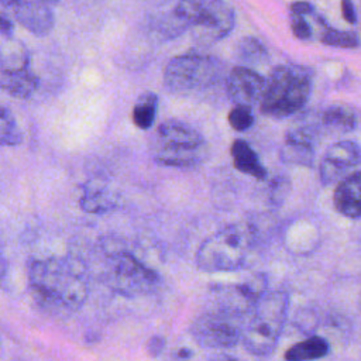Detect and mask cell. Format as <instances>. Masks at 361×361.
I'll return each mask as SVG.
<instances>
[{
	"instance_id": "cell-23",
	"label": "cell",
	"mask_w": 361,
	"mask_h": 361,
	"mask_svg": "<svg viewBox=\"0 0 361 361\" xmlns=\"http://www.w3.org/2000/svg\"><path fill=\"white\" fill-rule=\"evenodd\" d=\"M157 107H158V97L152 92L142 93L133 109V123L141 128L148 130L152 127L157 116Z\"/></svg>"
},
{
	"instance_id": "cell-28",
	"label": "cell",
	"mask_w": 361,
	"mask_h": 361,
	"mask_svg": "<svg viewBox=\"0 0 361 361\" xmlns=\"http://www.w3.org/2000/svg\"><path fill=\"white\" fill-rule=\"evenodd\" d=\"M290 28L299 39H310L312 37V27L307 23L306 16L290 13Z\"/></svg>"
},
{
	"instance_id": "cell-11",
	"label": "cell",
	"mask_w": 361,
	"mask_h": 361,
	"mask_svg": "<svg viewBox=\"0 0 361 361\" xmlns=\"http://www.w3.org/2000/svg\"><path fill=\"white\" fill-rule=\"evenodd\" d=\"M361 164V148L354 141H338L330 145L320 164V180L323 185L338 183L353 168Z\"/></svg>"
},
{
	"instance_id": "cell-19",
	"label": "cell",
	"mask_w": 361,
	"mask_h": 361,
	"mask_svg": "<svg viewBox=\"0 0 361 361\" xmlns=\"http://www.w3.org/2000/svg\"><path fill=\"white\" fill-rule=\"evenodd\" d=\"M330 353V344L320 336H310L292 347L285 353L286 361H314L326 357Z\"/></svg>"
},
{
	"instance_id": "cell-8",
	"label": "cell",
	"mask_w": 361,
	"mask_h": 361,
	"mask_svg": "<svg viewBox=\"0 0 361 361\" xmlns=\"http://www.w3.org/2000/svg\"><path fill=\"white\" fill-rule=\"evenodd\" d=\"M241 317L212 310L197 316L190 324V336L204 348H231L241 341Z\"/></svg>"
},
{
	"instance_id": "cell-7",
	"label": "cell",
	"mask_w": 361,
	"mask_h": 361,
	"mask_svg": "<svg viewBox=\"0 0 361 361\" xmlns=\"http://www.w3.org/2000/svg\"><path fill=\"white\" fill-rule=\"evenodd\" d=\"M110 257V285L127 298L147 295L161 282L159 275L127 251H113Z\"/></svg>"
},
{
	"instance_id": "cell-9",
	"label": "cell",
	"mask_w": 361,
	"mask_h": 361,
	"mask_svg": "<svg viewBox=\"0 0 361 361\" xmlns=\"http://www.w3.org/2000/svg\"><path fill=\"white\" fill-rule=\"evenodd\" d=\"M265 290L267 278L261 274H255L237 283L217 285L212 288V295L217 307L216 310L243 317L252 310Z\"/></svg>"
},
{
	"instance_id": "cell-20",
	"label": "cell",
	"mask_w": 361,
	"mask_h": 361,
	"mask_svg": "<svg viewBox=\"0 0 361 361\" xmlns=\"http://www.w3.org/2000/svg\"><path fill=\"white\" fill-rule=\"evenodd\" d=\"M206 0H178L175 8L172 10L171 21L166 24L169 32H182L190 28L196 18L199 17Z\"/></svg>"
},
{
	"instance_id": "cell-35",
	"label": "cell",
	"mask_w": 361,
	"mask_h": 361,
	"mask_svg": "<svg viewBox=\"0 0 361 361\" xmlns=\"http://www.w3.org/2000/svg\"><path fill=\"white\" fill-rule=\"evenodd\" d=\"M209 361H238L235 357H231V355H227V354H223V355H217Z\"/></svg>"
},
{
	"instance_id": "cell-13",
	"label": "cell",
	"mask_w": 361,
	"mask_h": 361,
	"mask_svg": "<svg viewBox=\"0 0 361 361\" xmlns=\"http://www.w3.org/2000/svg\"><path fill=\"white\" fill-rule=\"evenodd\" d=\"M265 79L245 66H235L227 78V93L235 104L254 106L259 103Z\"/></svg>"
},
{
	"instance_id": "cell-27",
	"label": "cell",
	"mask_w": 361,
	"mask_h": 361,
	"mask_svg": "<svg viewBox=\"0 0 361 361\" xmlns=\"http://www.w3.org/2000/svg\"><path fill=\"white\" fill-rule=\"evenodd\" d=\"M228 123L235 131H245L254 124V114L250 106L235 104L228 113Z\"/></svg>"
},
{
	"instance_id": "cell-33",
	"label": "cell",
	"mask_w": 361,
	"mask_h": 361,
	"mask_svg": "<svg viewBox=\"0 0 361 361\" xmlns=\"http://www.w3.org/2000/svg\"><path fill=\"white\" fill-rule=\"evenodd\" d=\"M176 355H178V358H182V360H188V358H190V357H192V351H190L189 348L183 347V348H180V350L176 353Z\"/></svg>"
},
{
	"instance_id": "cell-22",
	"label": "cell",
	"mask_w": 361,
	"mask_h": 361,
	"mask_svg": "<svg viewBox=\"0 0 361 361\" xmlns=\"http://www.w3.org/2000/svg\"><path fill=\"white\" fill-rule=\"evenodd\" d=\"M279 157L285 164L312 166L314 161V145L285 138L279 151Z\"/></svg>"
},
{
	"instance_id": "cell-1",
	"label": "cell",
	"mask_w": 361,
	"mask_h": 361,
	"mask_svg": "<svg viewBox=\"0 0 361 361\" xmlns=\"http://www.w3.org/2000/svg\"><path fill=\"white\" fill-rule=\"evenodd\" d=\"M28 282L34 299L44 306L78 310L87 298L85 268L73 258L31 261Z\"/></svg>"
},
{
	"instance_id": "cell-36",
	"label": "cell",
	"mask_w": 361,
	"mask_h": 361,
	"mask_svg": "<svg viewBox=\"0 0 361 361\" xmlns=\"http://www.w3.org/2000/svg\"><path fill=\"white\" fill-rule=\"evenodd\" d=\"M17 0H0V6H3L4 8H11L14 4H16Z\"/></svg>"
},
{
	"instance_id": "cell-15",
	"label": "cell",
	"mask_w": 361,
	"mask_h": 361,
	"mask_svg": "<svg viewBox=\"0 0 361 361\" xmlns=\"http://www.w3.org/2000/svg\"><path fill=\"white\" fill-rule=\"evenodd\" d=\"M82 210L92 214L104 213L113 210L117 204L116 193L107 186L104 180H89L83 186V192L79 200Z\"/></svg>"
},
{
	"instance_id": "cell-4",
	"label": "cell",
	"mask_w": 361,
	"mask_h": 361,
	"mask_svg": "<svg viewBox=\"0 0 361 361\" xmlns=\"http://www.w3.org/2000/svg\"><path fill=\"white\" fill-rule=\"evenodd\" d=\"M289 296L283 290L264 293L251 310V319L243 327L244 348L254 355L271 354L281 337L288 316Z\"/></svg>"
},
{
	"instance_id": "cell-30",
	"label": "cell",
	"mask_w": 361,
	"mask_h": 361,
	"mask_svg": "<svg viewBox=\"0 0 361 361\" xmlns=\"http://www.w3.org/2000/svg\"><path fill=\"white\" fill-rule=\"evenodd\" d=\"M341 14L347 23H357V13L351 0H341Z\"/></svg>"
},
{
	"instance_id": "cell-34",
	"label": "cell",
	"mask_w": 361,
	"mask_h": 361,
	"mask_svg": "<svg viewBox=\"0 0 361 361\" xmlns=\"http://www.w3.org/2000/svg\"><path fill=\"white\" fill-rule=\"evenodd\" d=\"M6 272H7V261H6V258L0 254V279L4 278Z\"/></svg>"
},
{
	"instance_id": "cell-24",
	"label": "cell",
	"mask_w": 361,
	"mask_h": 361,
	"mask_svg": "<svg viewBox=\"0 0 361 361\" xmlns=\"http://www.w3.org/2000/svg\"><path fill=\"white\" fill-rule=\"evenodd\" d=\"M21 141L23 134L13 113L0 106V147L18 145Z\"/></svg>"
},
{
	"instance_id": "cell-5",
	"label": "cell",
	"mask_w": 361,
	"mask_h": 361,
	"mask_svg": "<svg viewBox=\"0 0 361 361\" xmlns=\"http://www.w3.org/2000/svg\"><path fill=\"white\" fill-rule=\"evenodd\" d=\"M206 155L202 134L180 120H166L157 128L152 142V158L165 166H195Z\"/></svg>"
},
{
	"instance_id": "cell-3",
	"label": "cell",
	"mask_w": 361,
	"mask_h": 361,
	"mask_svg": "<svg viewBox=\"0 0 361 361\" xmlns=\"http://www.w3.org/2000/svg\"><path fill=\"white\" fill-rule=\"evenodd\" d=\"M310 89L312 79L307 69L296 65H279L265 79L259 110L274 118L292 116L306 104Z\"/></svg>"
},
{
	"instance_id": "cell-26",
	"label": "cell",
	"mask_w": 361,
	"mask_h": 361,
	"mask_svg": "<svg viewBox=\"0 0 361 361\" xmlns=\"http://www.w3.org/2000/svg\"><path fill=\"white\" fill-rule=\"evenodd\" d=\"M238 58L245 63L257 65L267 59V49L258 39L245 37L238 44Z\"/></svg>"
},
{
	"instance_id": "cell-12",
	"label": "cell",
	"mask_w": 361,
	"mask_h": 361,
	"mask_svg": "<svg viewBox=\"0 0 361 361\" xmlns=\"http://www.w3.org/2000/svg\"><path fill=\"white\" fill-rule=\"evenodd\" d=\"M10 13L18 24L37 37L48 35L55 24L49 4L44 0H17Z\"/></svg>"
},
{
	"instance_id": "cell-25",
	"label": "cell",
	"mask_w": 361,
	"mask_h": 361,
	"mask_svg": "<svg viewBox=\"0 0 361 361\" xmlns=\"http://www.w3.org/2000/svg\"><path fill=\"white\" fill-rule=\"evenodd\" d=\"M320 39L323 44L330 47H337V48H354L358 45V37L355 32L329 28L327 25L323 27Z\"/></svg>"
},
{
	"instance_id": "cell-18",
	"label": "cell",
	"mask_w": 361,
	"mask_h": 361,
	"mask_svg": "<svg viewBox=\"0 0 361 361\" xmlns=\"http://www.w3.org/2000/svg\"><path fill=\"white\" fill-rule=\"evenodd\" d=\"M30 52L27 47L14 38H6L0 44V72H20L28 69Z\"/></svg>"
},
{
	"instance_id": "cell-31",
	"label": "cell",
	"mask_w": 361,
	"mask_h": 361,
	"mask_svg": "<svg viewBox=\"0 0 361 361\" xmlns=\"http://www.w3.org/2000/svg\"><path fill=\"white\" fill-rule=\"evenodd\" d=\"M290 13L307 17V16L314 14V7L307 1H296L290 6Z\"/></svg>"
},
{
	"instance_id": "cell-14",
	"label": "cell",
	"mask_w": 361,
	"mask_h": 361,
	"mask_svg": "<svg viewBox=\"0 0 361 361\" xmlns=\"http://www.w3.org/2000/svg\"><path fill=\"white\" fill-rule=\"evenodd\" d=\"M334 206L348 219L361 217V171L350 172L334 189Z\"/></svg>"
},
{
	"instance_id": "cell-17",
	"label": "cell",
	"mask_w": 361,
	"mask_h": 361,
	"mask_svg": "<svg viewBox=\"0 0 361 361\" xmlns=\"http://www.w3.org/2000/svg\"><path fill=\"white\" fill-rule=\"evenodd\" d=\"M231 157L235 169L258 180L267 178V169L262 166L257 152L244 140H235L231 145Z\"/></svg>"
},
{
	"instance_id": "cell-32",
	"label": "cell",
	"mask_w": 361,
	"mask_h": 361,
	"mask_svg": "<svg viewBox=\"0 0 361 361\" xmlns=\"http://www.w3.org/2000/svg\"><path fill=\"white\" fill-rule=\"evenodd\" d=\"M13 31H14V23L7 16L0 13V35L10 38Z\"/></svg>"
},
{
	"instance_id": "cell-21",
	"label": "cell",
	"mask_w": 361,
	"mask_h": 361,
	"mask_svg": "<svg viewBox=\"0 0 361 361\" xmlns=\"http://www.w3.org/2000/svg\"><path fill=\"white\" fill-rule=\"evenodd\" d=\"M322 128L331 133H348L355 127L354 111L343 104H333L324 109L319 117Z\"/></svg>"
},
{
	"instance_id": "cell-16",
	"label": "cell",
	"mask_w": 361,
	"mask_h": 361,
	"mask_svg": "<svg viewBox=\"0 0 361 361\" xmlns=\"http://www.w3.org/2000/svg\"><path fill=\"white\" fill-rule=\"evenodd\" d=\"M39 83L38 76L28 69L20 72H0V89L17 99H28Z\"/></svg>"
},
{
	"instance_id": "cell-37",
	"label": "cell",
	"mask_w": 361,
	"mask_h": 361,
	"mask_svg": "<svg viewBox=\"0 0 361 361\" xmlns=\"http://www.w3.org/2000/svg\"><path fill=\"white\" fill-rule=\"evenodd\" d=\"M44 1H47V3L49 4V3H56V1H59V0H44Z\"/></svg>"
},
{
	"instance_id": "cell-2",
	"label": "cell",
	"mask_w": 361,
	"mask_h": 361,
	"mask_svg": "<svg viewBox=\"0 0 361 361\" xmlns=\"http://www.w3.org/2000/svg\"><path fill=\"white\" fill-rule=\"evenodd\" d=\"M255 233L248 223L230 224L207 237L196 252V265L203 272L240 269L254 247Z\"/></svg>"
},
{
	"instance_id": "cell-6",
	"label": "cell",
	"mask_w": 361,
	"mask_h": 361,
	"mask_svg": "<svg viewBox=\"0 0 361 361\" xmlns=\"http://www.w3.org/2000/svg\"><path fill=\"white\" fill-rule=\"evenodd\" d=\"M221 66V62L210 55H178L165 66L164 83L172 93L203 90L213 86L220 79Z\"/></svg>"
},
{
	"instance_id": "cell-10",
	"label": "cell",
	"mask_w": 361,
	"mask_h": 361,
	"mask_svg": "<svg viewBox=\"0 0 361 361\" xmlns=\"http://www.w3.org/2000/svg\"><path fill=\"white\" fill-rule=\"evenodd\" d=\"M234 28V11L224 0H206L199 17L190 27L193 39L210 45L223 39Z\"/></svg>"
},
{
	"instance_id": "cell-29",
	"label": "cell",
	"mask_w": 361,
	"mask_h": 361,
	"mask_svg": "<svg viewBox=\"0 0 361 361\" xmlns=\"http://www.w3.org/2000/svg\"><path fill=\"white\" fill-rule=\"evenodd\" d=\"M165 348V338L162 336H152L147 341V351L151 357H158Z\"/></svg>"
}]
</instances>
